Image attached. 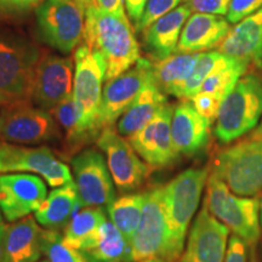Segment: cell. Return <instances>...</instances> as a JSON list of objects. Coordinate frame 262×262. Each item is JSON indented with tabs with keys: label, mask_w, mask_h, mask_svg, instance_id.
Masks as SVG:
<instances>
[{
	"label": "cell",
	"mask_w": 262,
	"mask_h": 262,
	"mask_svg": "<svg viewBox=\"0 0 262 262\" xmlns=\"http://www.w3.org/2000/svg\"><path fill=\"white\" fill-rule=\"evenodd\" d=\"M50 113L60 129L64 131L66 145L70 147L72 152L93 141L91 136L80 125L78 108L72 94L52 108Z\"/></svg>",
	"instance_id": "cell-30"
},
{
	"label": "cell",
	"mask_w": 262,
	"mask_h": 262,
	"mask_svg": "<svg viewBox=\"0 0 262 262\" xmlns=\"http://www.w3.org/2000/svg\"><path fill=\"white\" fill-rule=\"evenodd\" d=\"M73 60L50 52H41L35 71L32 101L50 111L73 91Z\"/></svg>",
	"instance_id": "cell-17"
},
{
	"label": "cell",
	"mask_w": 262,
	"mask_h": 262,
	"mask_svg": "<svg viewBox=\"0 0 262 262\" xmlns=\"http://www.w3.org/2000/svg\"><path fill=\"white\" fill-rule=\"evenodd\" d=\"M35 22L40 40L61 54H71L83 42L85 14L74 0H42Z\"/></svg>",
	"instance_id": "cell-8"
},
{
	"label": "cell",
	"mask_w": 262,
	"mask_h": 262,
	"mask_svg": "<svg viewBox=\"0 0 262 262\" xmlns=\"http://www.w3.org/2000/svg\"><path fill=\"white\" fill-rule=\"evenodd\" d=\"M73 95L79 122L83 129L95 140L101 133L98 126L103 80H106V61L100 52L91 50L83 41L74 52Z\"/></svg>",
	"instance_id": "cell-5"
},
{
	"label": "cell",
	"mask_w": 262,
	"mask_h": 262,
	"mask_svg": "<svg viewBox=\"0 0 262 262\" xmlns=\"http://www.w3.org/2000/svg\"><path fill=\"white\" fill-rule=\"evenodd\" d=\"M42 231L32 216L6 226L3 262H38L42 255Z\"/></svg>",
	"instance_id": "cell-22"
},
{
	"label": "cell",
	"mask_w": 262,
	"mask_h": 262,
	"mask_svg": "<svg viewBox=\"0 0 262 262\" xmlns=\"http://www.w3.org/2000/svg\"><path fill=\"white\" fill-rule=\"evenodd\" d=\"M166 102L168 101L165 94L157 86L155 80L150 81L122 114L118 122L117 131L122 136L131 139L152 119L157 111Z\"/></svg>",
	"instance_id": "cell-26"
},
{
	"label": "cell",
	"mask_w": 262,
	"mask_h": 262,
	"mask_svg": "<svg viewBox=\"0 0 262 262\" xmlns=\"http://www.w3.org/2000/svg\"><path fill=\"white\" fill-rule=\"evenodd\" d=\"M201 52H175L162 60H150L155 83L164 94L181 98L186 80L192 73Z\"/></svg>",
	"instance_id": "cell-25"
},
{
	"label": "cell",
	"mask_w": 262,
	"mask_h": 262,
	"mask_svg": "<svg viewBox=\"0 0 262 262\" xmlns=\"http://www.w3.org/2000/svg\"><path fill=\"white\" fill-rule=\"evenodd\" d=\"M44 179L35 173L9 172L0 175V209L9 222L35 212L47 199Z\"/></svg>",
	"instance_id": "cell-14"
},
{
	"label": "cell",
	"mask_w": 262,
	"mask_h": 262,
	"mask_svg": "<svg viewBox=\"0 0 262 262\" xmlns=\"http://www.w3.org/2000/svg\"><path fill=\"white\" fill-rule=\"evenodd\" d=\"M140 262H165V261L160 257H150V258H146V260H142Z\"/></svg>",
	"instance_id": "cell-45"
},
{
	"label": "cell",
	"mask_w": 262,
	"mask_h": 262,
	"mask_svg": "<svg viewBox=\"0 0 262 262\" xmlns=\"http://www.w3.org/2000/svg\"><path fill=\"white\" fill-rule=\"evenodd\" d=\"M231 29L222 16L195 12L186 22L176 52L194 54L217 48Z\"/></svg>",
	"instance_id": "cell-20"
},
{
	"label": "cell",
	"mask_w": 262,
	"mask_h": 262,
	"mask_svg": "<svg viewBox=\"0 0 262 262\" xmlns=\"http://www.w3.org/2000/svg\"><path fill=\"white\" fill-rule=\"evenodd\" d=\"M42 0H0V19H19L35 11Z\"/></svg>",
	"instance_id": "cell-35"
},
{
	"label": "cell",
	"mask_w": 262,
	"mask_h": 262,
	"mask_svg": "<svg viewBox=\"0 0 262 262\" xmlns=\"http://www.w3.org/2000/svg\"><path fill=\"white\" fill-rule=\"evenodd\" d=\"M84 254L91 262H131V247L113 222L101 226L94 242Z\"/></svg>",
	"instance_id": "cell-27"
},
{
	"label": "cell",
	"mask_w": 262,
	"mask_h": 262,
	"mask_svg": "<svg viewBox=\"0 0 262 262\" xmlns=\"http://www.w3.org/2000/svg\"><path fill=\"white\" fill-rule=\"evenodd\" d=\"M38 262H49V261H48V258H47V260H40V261H38Z\"/></svg>",
	"instance_id": "cell-50"
},
{
	"label": "cell",
	"mask_w": 262,
	"mask_h": 262,
	"mask_svg": "<svg viewBox=\"0 0 262 262\" xmlns=\"http://www.w3.org/2000/svg\"><path fill=\"white\" fill-rule=\"evenodd\" d=\"M41 51L22 39L0 37V107L33 103L35 71Z\"/></svg>",
	"instance_id": "cell-3"
},
{
	"label": "cell",
	"mask_w": 262,
	"mask_h": 262,
	"mask_svg": "<svg viewBox=\"0 0 262 262\" xmlns=\"http://www.w3.org/2000/svg\"><path fill=\"white\" fill-rule=\"evenodd\" d=\"M248 66L249 63L247 62L238 61L237 63L229 66V67L214 72L204 80L199 91L214 94L224 100L226 95L233 89L237 81L243 77V74L247 72Z\"/></svg>",
	"instance_id": "cell-33"
},
{
	"label": "cell",
	"mask_w": 262,
	"mask_h": 262,
	"mask_svg": "<svg viewBox=\"0 0 262 262\" xmlns=\"http://www.w3.org/2000/svg\"><path fill=\"white\" fill-rule=\"evenodd\" d=\"M237 62L238 60L229 57L217 50L201 52L192 73L189 74L188 79L186 80L185 86H183L181 100H189L192 96H194L201 90V86L204 83V80L214 72L229 67V66L237 63Z\"/></svg>",
	"instance_id": "cell-31"
},
{
	"label": "cell",
	"mask_w": 262,
	"mask_h": 262,
	"mask_svg": "<svg viewBox=\"0 0 262 262\" xmlns=\"http://www.w3.org/2000/svg\"><path fill=\"white\" fill-rule=\"evenodd\" d=\"M258 129H262V124H261V125H260V126H258Z\"/></svg>",
	"instance_id": "cell-51"
},
{
	"label": "cell",
	"mask_w": 262,
	"mask_h": 262,
	"mask_svg": "<svg viewBox=\"0 0 262 262\" xmlns=\"http://www.w3.org/2000/svg\"><path fill=\"white\" fill-rule=\"evenodd\" d=\"M193 107L195 108L196 112L204 117L209 123L212 124L216 122L219 116V111H220L222 98L217 97L214 94L204 93V91H199L194 96L189 98Z\"/></svg>",
	"instance_id": "cell-36"
},
{
	"label": "cell",
	"mask_w": 262,
	"mask_h": 262,
	"mask_svg": "<svg viewBox=\"0 0 262 262\" xmlns=\"http://www.w3.org/2000/svg\"><path fill=\"white\" fill-rule=\"evenodd\" d=\"M80 206L83 204L77 186L72 181L67 185L55 187L49 193L47 199L34 212L35 220L47 229L60 231L67 226Z\"/></svg>",
	"instance_id": "cell-24"
},
{
	"label": "cell",
	"mask_w": 262,
	"mask_h": 262,
	"mask_svg": "<svg viewBox=\"0 0 262 262\" xmlns=\"http://www.w3.org/2000/svg\"><path fill=\"white\" fill-rule=\"evenodd\" d=\"M42 254L49 262H91L83 251L64 242L60 231H42Z\"/></svg>",
	"instance_id": "cell-32"
},
{
	"label": "cell",
	"mask_w": 262,
	"mask_h": 262,
	"mask_svg": "<svg viewBox=\"0 0 262 262\" xmlns=\"http://www.w3.org/2000/svg\"><path fill=\"white\" fill-rule=\"evenodd\" d=\"M173 108L168 102L164 103L152 119L130 139L137 155L153 168L170 165L179 157L171 137Z\"/></svg>",
	"instance_id": "cell-16"
},
{
	"label": "cell",
	"mask_w": 262,
	"mask_h": 262,
	"mask_svg": "<svg viewBox=\"0 0 262 262\" xmlns=\"http://www.w3.org/2000/svg\"><path fill=\"white\" fill-rule=\"evenodd\" d=\"M210 125L191 101H181L173 108L171 119L172 142L179 155L193 156L201 152L210 137Z\"/></svg>",
	"instance_id": "cell-19"
},
{
	"label": "cell",
	"mask_w": 262,
	"mask_h": 262,
	"mask_svg": "<svg viewBox=\"0 0 262 262\" xmlns=\"http://www.w3.org/2000/svg\"><path fill=\"white\" fill-rule=\"evenodd\" d=\"M0 141L17 145H38L61 139L60 126L49 111L32 103L2 108Z\"/></svg>",
	"instance_id": "cell-10"
},
{
	"label": "cell",
	"mask_w": 262,
	"mask_h": 262,
	"mask_svg": "<svg viewBox=\"0 0 262 262\" xmlns=\"http://www.w3.org/2000/svg\"><path fill=\"white\" fill-rule=\"evenodd\" d=\"M97 146L106 155L107 166L120 192L135 191L149 176L148 164L143 163L129 141L111 126L101 131Z\"/></svg>",
	"instance_id": "cell-12"
},
{
	"label": "cell",
	"mask_w": 262,
	"mask_h": 262,
	"mask_svg": "<svg viewBox=\"0 0 262 262\" xmlns=\"http://www.w3.org/2000/svg\"><path fill=\"white\" fill-rule=\"evenodd\" d=\"M191 14V8L185 3L143 31V42L152 60H162L175 54L182 29Z\"/></svg>",
	"instance_id": "cell-21"
},
{
	"label": "cell",
	"mask_w": 262,
	"mask_h": 262,
	"mask_svg": "<svg viewBox=\"0 0 262 262\" xmlns=\"http://www.w3.org/2000/svg\"><path fill=\"white\" fill-rule=\"evenodd\" d=\"M5 228L6 226L4 224L0 225V262H3V241H4V233H5Z\"/></svg>",
	"instance_id": "cell-43"
},
{
	"label": "cell",
	"mask_w": 262,
	"mask_h": 262,
	"mask_svg": "<svg viewBox=\"0 0 262 262\" xmlns=\"http://www.w3.org/2000/svg\"><path fill=\"white\" fill-rule=\"evenodd\" d=\"M261 9L262 0H232L227 12V21L229 24H238Z\"/></svg>",
	"instance_id": "cell-37"
},
{
	"label": "cell",
	"mask_w": 262,
	"mask_h": 262,
	"mask_svg": "<svg viewBox=\"0 0 262 262\" xmlns=\"http://www.w3.org/2000/svg\"><path fill=\"white\" fill-rule=\"evenodd\" d=\"M74 2L77 3V5L79 6L81 10H83L84 14H85V12H86L88 9L91 8V6L96 5L95 0H74Z\"/></svg>",
	"instance_id": "cell-42"
},
{
	"label": "cell",
	"mask_w": 262,
	"mask_h": 262,
	"mask_svg": "<svg viewBox=\"0 0 262 262\" xmlns=\"http://www.w3.org/2000/svg\"><path fill=\"white\" fill-rule=\"evenodd\" d=\"M153 80L152 61L142 57L126 72L107 80L98 117L101 131L104 127L112 126L135 101L143 88Z\"/></svg>",
	"instance_id": "cell-11"
},
{
	"label": "cell",
	"mask_w": 262,
	"mask_h": 262,
	"mask_svg": "<svg viewBox=\"0 0 262 262\" xmlns=\"http://www.w3.org/2000/svg\"><path fill=\"white\" fill-rule=\"evenodd\" d=\"M229 229L205 206L198 212L180 262H224Z\"/></svg>",
	"instance_id": "cell-18"
},
{
	"label": "cell",
	"mask_w": 262,
	"mask_h": 262,
	"mask_svg": "<svg viewBox=\"0 0 262 262\" xmlns=\"http://www.w3.org/2000/svg\"><path fill=\"white\" fill-rule=\"evenodd\" d=\"M3 224V219H2V209H0V225Z\"/></svg>",
	"instance_id": "cell-48"
},
{
	"label": "cell",
	"mask_w": 262,
	"mask_h": 262,
	"mask_svg": "<svg viewBox=\"0 0 262 262\" xmlns=\"http://www.w3.org/2000/svg\"><path fill=\"white\" fill-rule=\"evenodd\" d=\"M0 123H2V119H0Z\"/></svg>",
	"instance_id": "cell-52"
},
{
	"label": "cell",
	"mask_w": 262,
	"mask_h": 262,
	"mask_svg": "<svg viewBox=\"0 0 262 262\" xmlns=\"http://www.w3.org/2000/svg\"><path fill=\"white\" fill-rule=\"evenodd\" d=\"M255 131H256V133L260 134V135H262V129H257V130H255Z\"/></svg>",
	"instance_id": "cell-49"
},
{
	"label": "cell",
	"mask_w": 262,
	"mask_h": 262,
	"mask_svg": "<svg viewBox=\"0 0 262 262\" xmlns=\"http://www.w3.org/2000/svg\"><path fill=\"white\" fill-rule=\"evenodd\" d=\"M260 219H261V228H262V196L260 199Z\"/></svg>",
	"instance_id": "cell-47"
},
{
	"label": "cell",
	"mask_w": 262,
	"mask_h": 262,
	"mask_svg": "<svg viewBox=\"0 0 262 262\" xmlns=\"http://www.w3.org/2000/svg\"><path fill=\"white\" fill-rule=\"evenodd\" d=\"M232 0H186L193 12L224 16L227 15Z\"/></svg>",
	"instance_id": "cell-38"
},
{
	"label": "cell",
	"mask_w": 262,
	"mask_h": 262,
	"mask_svg": "<svg viewBox=\"0 0 262 262\" xmlns=\"http://www.w3.org/2000/svg\"><path fill=\"white\" fill-rule=\"evenodd\" d=\"M211 173L234 194L256 195L262 189V135L255 131L248 139L222 149Z\"/></svg>",
	"instance_id": "cell-6"
},
{
	"label": "cell",
	"mask_w": 262,
	"mask_h": 262,
	"mask_svg": "<svg viewBox=\"0 0 262 262\" xmlns=\"http://www.w3.org/2000/svg\"><path fill=\"white\" fill-rule=\"evenodd\" d=\"M97 8L118 16H126L124 0H95Z\"/></svg>",
	"instance_id": "cell-41"
},
{
	"label": "cell",
	"mask_w": 262,
	"mask_h": 262,
	"mask_svg": "<svg viewBox=\"0 0 262 262\" xmlns=\"http://www.w3.org/2000/svg\"><path fill=\"white\" fill-rule=\"evenodd\" d=\"M254 62L256 63L258 68H261V70H262V42H261L260 48H258L256 56H255V58H254Z\"/></svg>",
	"instance_id": "cell-44"
},
{
	"label": "cell",
	"mask_w": 262,
	"mask_h": 262,
	"mask_svg": "<svg viewBox=\"0 0 262 262\" xmlns=\"http://www.w3.org/2000/svg\"><path fill=\"white\" fill-rule=\"evenodd\" d=\"M262 42V9L235 24L229 29L217 51L249 63L254 61Z\"/></svg>",
	"instance_id": "cell-23"
},
{
	"label": "cell",
	"mask_w": 262,
	"mask_h": 262,
	"mask_svg": "<svg viewBox=\"0 0 262 262\" xmlns=\"http://www.w3.org/2000/svg\"><path fill=\"white\" fill-rule=\"evenodd\" d=\"M262 114V77L247 74L237 81L221 102L215 135L229 143L256 126Z\"/></svg>",
	"instance_id": "cell-7"
},
{
	"label": "cell",
	"mask_w": 262,
	"mask_h": 262,
	"mask_svg": "<svg viewBox=\"0 0 262 262\" xmlns=\"http://www.w3.org/2000/svg\"><path fill=\"white\" fill-rule=\"evenodd\" d=\"M106 221V215L101 208L80 206L63 228L64 242L84 253Z\"/></svg>",
	"instance_id": "cell-28"
},
{
	"label": "cell",
	"mask_w": 262,
	"mask_h": 262,
	"mask_svg": "<svg viewBox=\"0 0 262 262\" xmlns=\"http://www.w3.org/2000/svg\"><path fill=\"white\" fill-rule=\"evenodd\" d=\"M72 168L81 204L101 208L114 201L116 192L112 175L98 150H81L72 160Z\"/></svg>",
	"instance_id": "cell-15"
},
{
	"label": "cell",
	"mask_w": 262,
	"mask_h": 262,
	"mask_svg": "<svg viewBox=\"0 0 262 262\" xmlns=\"http://www.w3.org/2000/svg\"><path fill=\"white\" fill-rule=\"evenodd\" d=\"M168 242L163 187L146 192L141 220L131 239V262L160 257L164 260Z\"/></svg>",
	"instance_id": "cell-13"
},
{
	"label": "cell",
	"mask_w": 262,
	"mask_h": 262,
	"mask_svg": "<svg viewBox=\"0 0 262 262\" xmlns=\"http://www.w3.org/2000/svg\"><path fill=\"white\" fill-rule=\"evenodd\" d=\"M204 206L233 234L255 250L260 239V201L234 194L220 179L210 173L206 181Z\"/></svg>",
	"instance_id": "cell-4"
},
{
	"label": "cell",
	"mask_w": 262,
	"mask_h": 262,
	"mask_svg": "<svg viewBox=\"0 0 262 262\" xmlns=\"http://www.w3.org/2000/svg\"><path fill=\"white\" fill-rule=\"evenodd\" d=\"M145 198L146 193H134L114 199L107 206L111 221L117 226L129 243H131V239L139 227Z\"/></svg>",
	"instance_id": "cell-29"
},
{
	"label": "cell",
	"mask_w": 262,
	"mask_h": 262,
	"mask_svg": "<svg viewBox=\"0 0 262 262\" xmlns=\"http://www.w3.org/2000/svg\"><path fill=\"white\" fill-rule=\"evenodd\" d=\"M250 262H260L258 261L256 251L255 250H250Z\"/></svg>",
	"instance_id": "cell-46"
},
{
	"label": "cell",
	"mask_w": 262,
	"mask_h": 262,
	"mask_svg": "<svg viewBox=\"0 0 262 262\" xmlns=\"http://www.w3.org/2000/svg\"><path fill=\"white\" fill-rule=\"evenodd\" d=\"M147 2H148V0H124L127 17L134 22L135 28L139 26L141 19H142Z\"/></svg>",
	"instance_id": "cell-40"
},
{
	"label": "cell",
	"mask_w": 262,
	"mask_h": 262,
	"mask_svg": "<svg viewBox=\"0 0 262 262\" xmlns=\"http://www.w3.org/2000/svg\"><path fill=\"white\" fill-rule=\"evenodd\" d=\"M208 178L209 169L192 168L185 170L163 187L168 232L165 262H176L181 257L188 227L201 202Z\"/></svg>",
	"instance_id": "cell-2"
},
{
	"label": "cell",
	"mask_w": 262,
	"mask_h": 262,
	"mask_svg": "<svg viewBox=\"0 0 262 262\" xmlns=\"http://www.w3.org/2000/svg\"><path fill=\"white\" fill-rule=\"evenodd\" d=\"M181 2L182 0H148L142 19H141L139 26L135 29L137 32H143L157 19L163 17V16L169 14V12H171L172 10L180 6Z\"/></svg>",
	"instance_id": "cell-34"
},
{
	"label": "cell",
	"mask_w": 262,
	"mask_h": 262,
	"mask_svg": "<svg viewBox=\"0 0 262 262\" xmlns=\"http://www.w3.org/2000/svg\"><path fill=\"white\" fill-rule=\"evenodd\" d=\"M83 41L106 61V80L118 77L141 58L140 44L127 16L91 6L85 12Z\"/></svg>",
	"instance_id": "cell-1"
},
{
	"label": "cell",
	"mask_w": 262,
	"mask_h": 262,
	"mask_svg": "<svg viewBox=\"0 0 262 262\" xmlns=\"http://www.w3.org/2000/svg\"><path fill=\"white\" fill-rule=\"evenodd\" d=\"M247 248V244L243 239L233 234L228 241L227 253H226L224 262H248Z\"/></svg>",
	"instance_id": "cell-39"
},
{
	"label": "cell",
	"mask_w": 262,
	"mask_h": 262,
	"mask_svg": "<svg viewBox=\"0 0 262 262\" xmlns=\"http://www.w3.org/2000/svg\"><path fill=\"white\" fill-rule=\"evenodd\" d=\"M28 172L40 176L51 187H60L73 181L66 163L49 147H27L0 142V173Z\"/></svg>",
	"instance_id": "cell-9"
}]
</instances>
